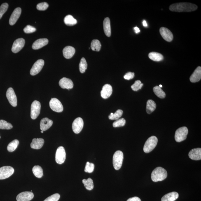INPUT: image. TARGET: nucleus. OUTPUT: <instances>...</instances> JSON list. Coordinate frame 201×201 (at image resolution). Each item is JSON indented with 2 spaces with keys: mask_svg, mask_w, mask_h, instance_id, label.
<instances>
[{
  "mask_svg": "<svg viewBox=\"0 0 201 201\" xmlns=\"http://www.w3.org/2000/svg\"><path fill=\"white\" fill-rule=\"evenodd\" d=\"M197 9V6L193 3L182 2L171 5L169 9L171 11L175 12H190L195 11Z\"/></svg>",
  "mask_w": 201,
  "mask_h": 201,
  "instance_id": "1",
  "label": "nucleus"
},
{
  "mask_svg": "<svg viewBox=\"0 0 201 201\" xmlns=\"http://www.w3.org/2000/svg\"><path fill=\"white\" fill-rule=\"evenodd\" d=\"M167 171L163 168L158 167L155 168L151 174L152 180L155 182L164 180L167 177Z\"/></svg>",
  "mask_w": 201,
  "mask_h": 201,
  "instance_id": "2",
  "label": "nucleus"
},
{
  "mask_svg": "<svg viewBox=\"0 0 201 201\" xmlns=\"http://www.w3.org/2000/svg\"><path fill=\"white\" fill-rule=\"evenodd\" d=\"M158 139L155 136H152L149 138L146 141L143 147V151L145 153H150L155 148L158 143Z\"/></svg>",
  "mask_w": 201,
  "mask_h": 201,
  "instance_id": "3",
  "label": "nucleus"
},
{
  "mask_svg": "<svg viewBox=\"0 0 201 201\" xmlns=\"http://www.w3.org/2000/svg\"><path fill=\"white\" fill-rule=\"evenodd\" d=\"M124 155L123 152L118 151L115 152L113 157V167L116 170H118L121 168L123 164Z\"/></svg>",
  "mask_w": 201,
  "mask_h": 201,
  "instance_id": "4",
  "label": "nucleus"
},
{
  "mask_svg": "<svg viewBox=\"0 0 201 201\" xmlns=\"http://www.w3.org/2000/svg\"><path fill=\"white\" fill-rule=\"evenodd\" d=\"M188 129L186 127H180L176 131L175 139L176 142H180L187 138L188 133Z\"/></svg>",
  "mask_w": 201,
  "mask_h": 201,
  "instance_id": "5",
  "label": "nucleus"
},
{
  "mask_svg": "<svg viewBox=\"0 0 201 201\" xmlns=\"http://www.w3.org/2000/svg\"><path fill=\"white\" fill-rule=\"evenodd\" d=\"M41 110V104L39 101H33L31 105V117L33 120L36 119L39 116Z\"/></svg>",
  "mask_w": 201,
  "mask_h": 201,
  "instance_id": "6",
  "label": "nucleus"
},
{
  "mask_svg": "<svg viewBox=\"0 0 201 201\" xmlns=\"http://www.w3.org/2000/svg\"><path fill=\"white\" fill-rule=\"evenodd\" d=\"M14 169L10 166H4L0 168V180L10 177L14 174Z\"/></svg>",
  "mask_w": 201,
  "mask_h": 201,
  "instance_id": "7",
  "label": "nucleus"
},
{
  "mask_svg": "<svg viewBox=\"0 0 201 201\" xmlns=\"http://www.w3.org/2000/svg\"><path fill=\"white\" fill-rule=\"evenodd\" d=\"M66 158V153L64 147H59L56 152L55 156L56 162L59 164H62L65 161Z\"/></svg>",
  "mask_w": 201,
  "mask_h": 201,
  "instance_id": "8",
  "label": "nucleus"
},
{
  "mask_svg": "<svg viewBox=\"0 0 201 201\" xmlns=\"http://www.w3.org/2000/svg\"><path fill=\"white\" fill-rule=\"evenodd\" d=\"M50 106L52 110L57 113H60L64 110V107L59 99L56 98H52L49 102Z\"/></svg>",
  "mask_w": 201,
  "mask_h": 201,
  "instance_id": "9",
  "label": "nucleus"
},
{
  "mask_svg": "<svg viewBox=\"0 0 201 201\" xmlns=\"http://www.w3.org/2000/svg\"><path fill=\"white\" fill-rule=\"evenodd\" d=\"M7 99L12 106L15 107L17 105V99L14 91L13 89L10 88L7 91L6 93Z\"/></svg>",
  "mask_w": 201,
  "mask_h": 201,
  "instance_id": "10",
  "label": "nucleus"
},
{
  "mask_svg": "<svg viewBox=\"0 0 201 201\" xmlns=\"http://www.w3.org/2000/svg\"><path fill=\"white\" fill-rule=\"evenodd\" d=\"M44 64V61L42 59H39L37 61L31 68L30 72L31 75L34 76L38 74L42 69Z\"/></svg>",
  "mask_w": 201,
  "mask_h": 201,
  "instance_id": "11",
  "label": "nucleus"
},
{
  "mask_svg": "<svg viewBox=\"0 0 201 201\" xmlns=\"http://www.w3.org/2000/svg\"><path fill=\"white\" fill-rule=\"evenodd\" d=\"M83 121L80 118H77L72 123V128L73 132L76 134L79 133L83 130Z\"/></svg>",
  "mask_w": 201,
  "mask_h": 201,
  "instance_id": "12",
  "label": "nucleus"
},
{
  "mask_svg": "<svg viewBox=\"0 0 201 201\" xmlns=\"http://www.w3.org/2000/svg\"><path fill=\"white\" fill-rule=\"evenodd\" d=\"M25 40L23 38H20L15 40L12 48V51L14 53H18L23 48L25 45Z\"/></svg>",
  "mask_w": 201,
  "mask_h": 201,
  "instance_id": "13",
  "label": "nucleus"
},
{
  "mask_svg": "<svg viewBox=\"0 0 201 201\" xmlns=\"http://www.w3.org/2000/svg\"><path fill=\"white\" fill-rule=\"evenodd\" d=\"M160 32L161 36L165 41L171 42L173 39L172 33L169 29L165 27L160 28Z\"/></svg>",
  "mask_w": 201,
  "mask_h": 201,
  "instance_id": "14",
  "label": "nucleus"
},
{
  "mask_svg": "<svg viewBox=\"0 0 201 201\" xmlns=\"http://www.w3.org/2000/svg\"><path fill=\"white\" fill-rule=\"evenodd\" d=\"M34 195L32 192H23L17 197V201H30L34 198Z\"/></svg>",
  "mask_w": 201,
  "mask_h": 201,
  "instance_id": "15",
  "label": "nucleus"
},
{
  "mask_svg": "<svg viewBox=\"0 0 201 201\" xmlns=\"http://www.w3.org/2000/svg\"><path fill=\"white\" fill-rule=\"evenodd\" d=\"M21 13V9L17 8L14 10L9 20V24L10 25H13L18 21Z\"/></svg>",
  "mask_w": 201,
  "mask_h": 201,
  "instance_id": "16",
  "label": "nucleus"
},
{
  "mask_svg": "<svg viewBox=\"0 0 201 201\" xmlns=\"http://www.w3.org/2000/svg\"><path fill=\"white\" fill-rule=\"evenodd\" d=\"M113 92L112 87L111 85L106 84L103 87L101 92V97L104 99H107L110 97Z\"/></svg>",
  "mask_w": 201,
  "mask_h": 201,
  "instance_id": "17",
  "label": "nucleus"
},
{
  "mask_svg": "<svg viewBox=\"0 0 201 201\" xmlns=\"http://www.w3.org/2000/svg\"><path fill=\"white\" fill-rule=\"evenodd\" d=\"M59 85L63 89H72L73 87V83L72 80L66 78H63L59 82Z\"/></svg>",
  "mask_w": 201,
  "mask_h": 201,
  "instance_id": "18",
  "label": "nucleus"
},
{
  "mask_svg": "<svg viewBox=\"0 0 201 201\" xmlns=\"http://www.w3.org/2000/svg\"><path fill=\"white\" fill-rule=\"evenodd\" d=\"M53 121L48 118H44L41 119L40 123V128L41 130L46 131L49 129L53 125Z\"/></svg>",
  "mask_w": 201,
  "mask_h": 201,
  "instance_id": "19",
  "label": "nucleus"
},
{
  "mask_svg": "<svg viewBox=\"0 0 201 201\" xmlns=\"http://www.w3.org/2000/svg\"><path fill=\"white\" fill-rule=\"evenodd\" d=\"M189 158L192 160H201V149H193L190 151L188 154Z\"/></svg>",
  "mask_w": 201,
  "mask_h": 201,
  "instance_id": "20",
  "label": "nucleus"
},
{
  "mask_svg": "<svg viewBox=\"0 0 201 201\" xmlns=\"http://www.w3.org/2000/svg\"><path fill=\"white\" fill-rule=\"evenodd\" d=\"M48 40L47 38H40L36 40L33 43L32 48L34 50H38L48 44Z\"/></svg>",
  "mask_w": 201,
  "mask_h": 201,
  "instance_id": "21",
  "label": "nucleus"
},
{
  "mask_svg": "<svg viewBox=\"0 0 201 201\" xmlns=\"http://www.w3.org/2000/svg\"><path fill=\"white\" fill-rule=\"evenodd\" d=\"M201 78V67L198 66L190 77V80L191 83H195L200 81Z\"/></svg>",
  "mask_w": 201,
  "mask_h": 201,
  "instance_id": "22",
  "label": "nucleus"
},
{
  "mask_svg": "<svg viewBox=\"0 0 201 201\" xmlns=\"http://www.w3.org/2000/svg\"><path fill=\"white\" fill-rule=\"evenodd\" d=\"M75 52V49L71 46H66L63 49V53L66 59H69L72 57Z\"/></svg>",
  "mask_w": 201,
  "mask_h": 201,
  "instance_id": "23",
  "label": "nucleus"
},
{
  "mask_svg": "<svg viewBox=\"0 0 201 201\" xmlns=\"http://www.w3.org/2000/svg\"><path fill=\"white\" fill-rule=\"evenodd\" d=\"M44 142V140L42 138L33 139L31 143V147L34 149H40L42 147Z\"/></svg>",
  "mask_w": 201,
  "mask_h": 201,
  "instance_id": "24",
  "label": "nucleus"
},
{
  "mask_svg": "<svg viewBox=\"0 0 201 201\" xmlns=\"http://www.w3.org/2000/svg\"><path fill=\"white\" fill-rule=\"evenodd\" d=\"M103 28L105 34L108 37H110L111 35L110 21L109 18L106 17L103 21Z\"/></svg>",
  "mask_w": 201,
  "mask_h": 201,
  "instance_id": "25",
  "label": "nucleus"
},
{
  "mask_svg": "<svg viewBox=\"0 0 201 201\" xmlns=\"http://www.w3.org/2000/svg\"><path fill=\"white\" fill-rule=\"evenodd\" d=\"M179 197V193L176 192H172L164 195L161 199V201H175Z\"/></svg>",
  "mask_w": 201,
  "mask_h": 201,
  "instance_id": "26",
  "label": "nucleus"
},
{
  "mask_svg": "<svg viewBox=\"0 0 201 201\" xmlns=\"http://www.w3.org/2000/svg\"><path fill=\"white\" fill-rule=\"evenodd\" d=\"M149 57L153 61L160 62L164 59L163 55L160 53L156 52H152L149 54Z\"/></svg>",
  "mask_w": 201,
  "mask_h": 201,
  "instance_id": "27",
  "label": "nucleus"
},
{
  "mask_svg": "<svg viewBox=\"0 0 201 201\" xmlns=\"http://www.w3.org/2000/svg\"><path fill=\"white\" fill-rule=\"evenodd\" d=\"M156 103L153 100L149 99L147 102L146 111L147 113L150 114L155 111L156 108Z\"/></svg>",
  "mask_w": 201,
  "mask_h": 201,
  "instance_id": "28",
  "label": "nucleus"
},
{
  "mask_svg": "<svg viewBox=\"0 0 201 201\" xmlns=\"http://www.w3.org/2000/svg\"><path fill=\"white\" fill-rule=\"evenodd\" d=\"M64 22L68 26H73L75 25L77 21L73 18L72 15H69L66 16L64 18Z\"/></svg>",
  "mask_w": 201,
  "mask_h": 201,
  "instance_id": "29",
  "label": "nucleus"
},
{
  "mask_svg": "<svg viewBox=\"0 0 201 201\" xmlns=\"http://www.w3.org/2000/svg\"><path fill=\"white\" fill-rule=\"evenodd\" d=\"M32 170L33 174L36 177L41 178L42 177L43 175V170L40 166L38 165L34 166Z\"/></svg>",
  "mask_w": 201,
  "mask_h": 201,
  "instance_id": "30",
  "label": "nucleus"
},
{
  "mask_svg": "<svg viewBox=\"0 0 201 201\" xmlns=\"http://www.w3.org/2000/svg\"><path fill=\"white\" fill-rule=\"evenodd\" d=\"M153 91L155 95L158 97L162 99L165 98L166 96L165 92L159 86H157L154 87Z\"/></svg>",
  "mask_w": 201,
  "mask_h": 201,
  "instance_id": "31",
  "label": "nucleus"
},
{
  "mask_svg": "<svg viewBox=\"0 0 201 201\" xmlns=\"http://www.w3.org/2000/svg\"><path fill=\"white\" fill-rule=\"evenodd\" d=\"M101 45L100 41L98 40H92L91 43V48L94 51L99 52L101 48Z\"/></svg>",
  "mask_w": 201,
  "mask_h": 201,
  "instance_id": "32",
  "label": "nucleus"
},
{
  "mask_svg": "<svg viewBox=\"0 0 201 201\" xmlns=\"http://www.w3.org/2000/svg\"><path fill=\"white\" fill-rule=\"evenodd\" d=\"M82 182L87 190H91L93 189L94 187V183L91 179L88 178L87 180L83 179Z\"/></svg>",
  "mask_w": 201,
  "mask_h": 201,
  "instance_id": "33",
  "label": "nucleus"
},
{
  "mask_svg": "<svg viewBox=\"0 0 201 201\" xmlns=\"http://www.w3.org/2000/svg\"><path fill=\"white\" fill-rule=\"evenodd\" d=\"M123 114V111L122 110H118L114 113H111L108 118L111 120H118L122 117Z\"/></svg>",
  "mask_w": 201,
  "mask_h": 201,
  "instance_id": "34",
  "label": "nucleus"
},
{
  "mask_svg": "<svg viewBox=\"0 0 201 201\" xmlns=\"http://www.w3.org/2000/svg\"><path fill=\"white\" fill-rule=\"evenodd\" d=\"M19 144V141L18 140L15 139L11 141L8 144L7 150L9 152H13L15 151L18 147Z\"/></svg>",
  "mask_w": 201,
  "mask_h": 201,
  "instance_id": "35",
  "label": "nucleus"
},
{
  "mask_svg": "<svg viewBox=\"0 0 201 201\" xmlns=\"http://www.w3.org/2000/svg\"><path fill=\"white\" fill-rule=\"evenodd\" d=\"M87 63L85 59L83 57L80 60L79 64V69L80 73H84L87 68Z\"/></svg>",
  "mask_w": 201,
  "mask_h": 201,
  "instance_id": "36",
  "label": "nucleus"
},
{
  "mask_svg": "<svg viewBox=\"0 0 201 201\" xmlns=\"http://www.w3.org/2000/svg\"><path fill=\"white\" fill-rule=\"evenodd\" d=\"M13 128V126L10 123H8L6 121L0 120V129L10 130Z\"/></svg>",
  "mask_w": 201,
  "mask_h": 201,
  "instance_id": "37",
  "label": "nucleus"
},
{
  "mask_svg": "<svg viewBox=\"0 0 201 201\" xmlns=\"http://www.w3.org/2000/svg\"><path fill=\"white\" fill-rule=\"evenodd\" d=\"M126 123V121L125 118L119 119L116 120V121L114 122L113 126L114 127H123L125 125Z\"/></svg>",
  "mask_w": 201,
  "mask_h": 201,
  "instance_id": "38",
  "label": "nucleus"
},
{
  "mask_svg": "<svg viewBox=\"0 0 201 201\" xmlns=\"http://www.w3.org/2000/svg\"><path fill=\"white\" fill-rule=\"evenodd\" d=\"M143 84L141 83V81L139 80H137L135 81V83L131 86L132 90L135 91H137L140 89H141L143 87Z\"/></svg>",
  "mask_w": 201,
  "mask_h": 201,
  "instance_id": "39",
  "label": "nucleus"
},
{
  "mask_svg": "<svg viewBox=\"0 0 201 201\" xmlns=\"http://www.w3.org/2000/svg\"><path fill=\"white\" fill-rule=\"evenodd\" d=\"M94 168H95V165L94 164L87 162L85 167V172L89 173H92L94 171Z\"/></svg>",
  "mask_w": 201,
  "mask_h": 201,
  "instance_id": "40",
  "label": "nucleus"
},
{
  "mask_svg": "<svg viewBox=\"0 0 201 201\" xmlns=\"http://www.w3.org/2000/svg\"><path fill=\"white\" fill-rule=\"evenodd\" d=\"M8 8V4L7 3H3L0 6V19L2 17L3 15L6 13Z\"/></svg>",
  "mask_w": 201,
  "mask_h": 201,
  "instance_id": "41",
  "label": "nucleus"
},
{
  "mask_svg": "<svg viewBox=\"0 0 201 201\" xmlns=\"http://www.w3.org/2000/svg\"><path fill=\"white\" fill-rule=\"evenodd\" d=\"M60 198V195L58 193H56L48 197L44 201H58Z\"/></svg>",
  "mask_w": 201,
  "mask_h": 201,
  "instance_id": "42",
  "label": "nucleus"
},
{
  "mask_svg": "<svg viewBox=\"0 0 201 201\" xmlns=\"http://www.w3.org/2000/svg\"><path fill=\"white\" fill-rule=\"evenodd\" d=\"M49 5L48 3L44 2L38 3L37 5V9L39 10H45L48 7Z\"/></svg>",
  "mask_w": 201,
  "mask_h": 201,
  "instance_id": "43",
  "label": "nucleus"
},
{
  "mask_svg": "<svg viewBox=\"0 0 201 201\" xmlns=\"http://www.w3.org/2000/svg\"><path fill=\"white\" fill-rule=\"evenodd\" d=\"M36 30V29L35 28L30 25H27L24 29V33H27V34H30V33H34L35 32Z\"/></svg>",
  "mask_w": 201,
  "mask_h": 201,
  "instance_id": "44",
  "label": "nucleus"
},
{
  "mask_svg": "<svg viewBox=\"0 0 201 201\" xmlns=\"http://www.w3.org/2000/svg\"><path fill=\"white\" fill-rule=\"evenodd\" d=\"M134 76V73L133 72H129L126 73L124 76V78L126 80H130L133 79Z\"/></svg>",
  "mask_w": 201,
  "mask_h": 201,
  "instance_id": "45",
  "label": "nucleus"
},
{
  "mask_svg": "<svg viewBox=\"0 0 201 201\" xmlns=\"http://www.w3.org/2000/svg\"><path fill=\"white\" fill-rule=\"evenodd\" d=\"M127 201H141V199L138 197H134L129 198Z\"/></svg>",
  "mask_w": 201,
  "mask_h": 201,
  "instance_id": "46",
  "label": "nucleus"
},
{
  "mask_svg": "<svg viewBox=\"0 0 201 201\" xmlns=\"http://www.w3.org/2000/svg\"><path fill=\"white\" fill-rule=\"evenodd\" d=\"M134 30H135V32L136 33H139L140 32V30L139 29V28H138L137 27H135L134 28Z\"/></svg>",
  "mask_w": 201,
  "mask_h": 201,
  "instance_id": "47",
  "label": "nucleus"
},
{
  "mask_svg": "<svg viewBox=\"0 0 201 201\" xmlns=\"http://www.w3.org/2000/svg\"><path fill=\"white\" fill-rule=\"evenodd\" d=\"M143 26H144V27H147V26H148L147 24V23L146 21H143Z\"/></svg>",
  "mask_w": 201,
  "mask_h": 201,
  "instance_id": "48",
  "label": "nucleus"
},
{
  "mask_svg": "<svg viewBox=\"0 0 201 201\" xmlns=\"http://www.w3.org/2000/svg\"><path fill=\"white\" fill-rule=\"evenodd\" d=\"M159 87H160V88H162V86L161 85H160V86Z\"/></svg>",
  "mask_w": 201,
  "mask_h": 201,
  "instance_id": "49",
  "label": "nucleus"
},
{
  "mask_svg": "<svg viewBox=\"0 0 201 201\" xmlns=\"http://www.w3.org/2000/svg\"><path fill=\"white\" fill-rule=\"evenodd\" d=\"M41 133H43L44 131L41 130Z\"/></svg>",
  "mask_w": 201,
  "mask_h": 201,
  "instance_id": "50",
  "label": "nucleus"
},
{
  "mask_svg": "<svg viewBox=\"0 0 201 201\" xmlns=\"http://www.w3.org/2000/svg\"><path fill=\"white\" fill-rule=\"evenodd\" d=\"M1 136H0V139H1Z\"/></svg>",
  "mask_w": 201,
  "mask_h": 201,
  "instance_id": "51",
  "label": "nucleus"
}]
</instances>
